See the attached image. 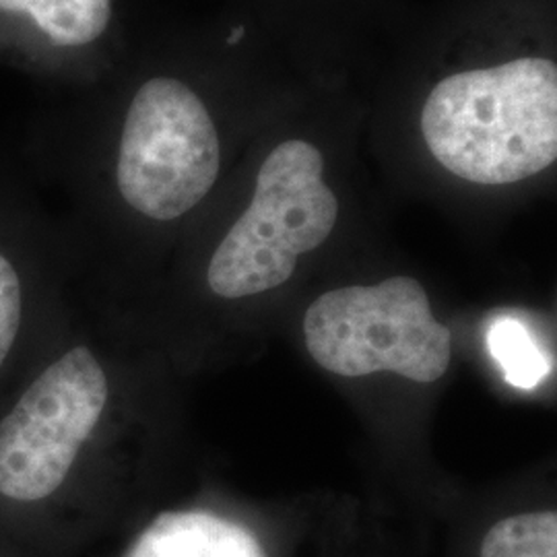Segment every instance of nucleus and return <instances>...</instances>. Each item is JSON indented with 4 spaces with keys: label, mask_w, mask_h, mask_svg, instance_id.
Returning a JSON list of instances; mask_svg holds the SVG:
<instances>
[{
    "label": "nucleus",
    "mask_w": 557,
    "mask_h": 557,
    "mask_svg": "<svg viewBox=\"0 0 557 557\" xmlns=\"http://www.w3.org/2000/svg\"><path fill=\"white\" fill-rule=\"evenodd\" d=\"M430 153L458 178L498 186L557 158V66L518 59L440 81L421 112Z\"/></svg>",
    "instance_id": "1"
},
{
    "label": "nucleus",
    "mask_w": 557,
    "mask_h": 557,
    "mask_svg": "<svg viewBox=\"0 0 557 557\" xmlns=\"http://www.w3.org/2000/svg\"><path fill=\"white\" fill-rule=\"evenodd\" d=\"M319 147L277 145L257 176L250 207L221 239L207 281L220 298L259 296L287 283L298 259L322 246L337 223L335 193L322 180Z\"/></svg>",
    "instance_id": "2"
},
{
    "label": "nucleus",
    "mask_w": 557,
    "mask_h": 557,
    "mask_svg": "<svg viewBox=\"0 0 557 557\" xmlns=\"http://www.w3.org/2000/svg\"><path fill=\"white\" fill-rule=\"evenodd\" d=\"M304 341L322 370L343 379L393 372L430 384L453 358L450 329L434 319L423 285L411 277L322 294L306 310Z\"/></svg>",
    "instance_id": "3"
},
{
    "label": "nucleus",
    "mask_w": 557,
    "mask_h": 557,
    "mask_svg": "<svg viewBox=\"0 0 557 557\" xmlns=\"http://www.w3.org/2000/svg\"><path fill=\"white\" fill-rule=\"evenodd\" d=\"M220 163L218 128L199 96L170 77L143 83L120 137L122 199L149 220H178L211 193Z\"/></svg>",
    "instance_id": "4"
},
{
    "label": "nucleus",
    "mask_w": 557,
    "mask_h": 557,
    "mask_svg": "<svg viewBox=\"0 0 557 557\" xmlns=\"http://www.w3.org/2000/svg\"><path fill=\"white\" fill-rule=\"evenodd\" d=\"M108 403V379L87 347L48 366L0 421V498L40 504L69 478Z\"/></svg>",
    "instance_id": "5"
},
{
    "label": "nucleus",
    "mask_w": 557,
    "mask_h": 557,
    "mask_svg": "<svg viewBox=\"0 0 557 557\" xmlns=\"http://www.w3.org/2000/svg\"><path fill=\"white\" fill-rule=\"evenodd\" d=\"M126 557H267L246 527L207 510L163 512Z\"/></svg>",
    "instance_id": "6"
},
{
    "label": "nucleus",
    "mask_w": 557,
    "mask_h": 557,
    "mask_svg": "<svg viewBox=\"0 0 557 557\" xmlns=\"http://www.w3.org/2000/svg\"><path fill=\"white\" fill-rule=\"evenodd\" d=\"M0 11L27 17L60 48L98 40L112 20L110 0H0Z\"/></svg>",
    "instance_id": "7"
},
{
    "label": "nucleus",
    "mask_w": 557,
    "mask_h": 557,
    "mask_svg": "<svg viewBox=\"0 0 557 557\" xmlns=\"http://www.w3.org/2000/svg\"><path fill=\"white\" fill-rule=\"evenodd\" d=\"M487 347L506 382L522 391L535 388L552 372V359L541 347L537 335L517 317H499L492 322Z\"/></svg>",
    "instance_id": "8"
},
{
    "label": "nucleus",
    "mask_w": 557,
    "mask_h": 557,
    "mask_svg": "<svg viewBox=\"0 0 557 557\" xmlns=\"http://www.w3.org/2000/svg\"><path fill=\"white\" fill-rule=\"evenodd\" d=\"M481 557H557L556 512L502 518L483 537Z\"/></svg>",
    "instance_id": "9"
},
{
    "label": "nucleus",
    "mask_w": 557,
    "mask_h": 557,
    "mask_svg": "<svg viewBox=\"0 0 557 557\" xmlns=\"http://www.w3.org/2000/svg\"><path fill=\"white\" fill-rule=\"evenodd\" d=\"M21 281L15 267L0 255V368L9 358L21 326Z\"/></svg>",
    "instance_id": "10"
},
{
    "label": "nucleus",
    "mask_w": 557,
    "mask_h": 557,
    "mask_svg": "<svg viewBox=\"0 0 557 557\" xmlns=\"http://www.w3.org/2000/svg\"><path fill=\"white\" fill-rule=\"evenodd\" d=\"M242 38H244V27L239 25V27H236V29L232 32V36L227 38V44H230V46H234V44H238Z\"/></svg>",
    "instance_id": "11"
}]
</instances>
